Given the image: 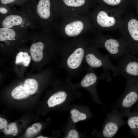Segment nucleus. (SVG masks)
<instances>
[{"mask_svg":"<svg viewBox=\"0 0 138 138\" xmlns=\"http://www.w3.org/2000/svg\"><path fill=\"white\" fill-rule=\"evenodd\" d=\"M117 30L119 38L130 50L133 42L138 41V21L130 18L126 11L120 22Z\"/></svg>","mask_w":138,"mask_h":138,"instance_id":"obj_9","label":"nucleus"},{"mask_svg":"<svg viewBox=\"0 0 138 138\" xmlns=\"http://www.w3.org/2000/svg\"><path fill=\"white\" fill-rule=\"evenodd\" d=\"M103 4H105L106 6L116 8H120L119 6L120 5L122 0H101ZM123 8V7H122Z\"/></svg>","mask_w":138,"mask_h":138,"instance_id":"obj_23","label":"nucleus"},{"mask_svg":"<svg viewBox=\"0 0 138 138\" xmlns=\"http://www.w3.org/2000/svg\"><path fill=\"white\" fill-rule=\"evenodd\" d=\"M65 90V89H62L52 95L47 101L48 107H52L63 102L66 100L67 95Z\"/></svg>","mask_w":138,"mask_h":138,"instance_id":"obj_13","label":"nucleus"},{"mask_svg":"<svg viewBox=\"0 0 138 138\" xmlns=\"http://www.w3.org/2000/svg\"><path fill=\"white\" fill-rule=\"evenodd\" d=\"M56 30L60 35L69 39L85 36L96 30L88 17L86 15H80L63 18Z\"/></svg>","mask_w":138,"mask_h":138,"instance_id":"obj_4","label":"nucleus"},{"mask_svg":"<svg viewBox=\"0 0 138 138\" xmlns=\"http://www.w3.org/2000/svg\"><path fill=\"white\" fill-rule=\"evenodd\" d=\"M91 38L83 36L62 41L58 51L61 58V67L65 70L68 80L79 76Z\"/></svg>","mask_w":138,"mask_h":138,"instance_id":"obj_1","label":"nucleus"},{"mask_svg":"<svg viewBox=\"0 0 138 138\" xmlns=\"http://www.w3.org/2000/svg\"><path fill=\"white\" fill-rule=\"evenodd\" d=\"M4 133L6 135H12L15 136L18 133V130L16 123H11L7 125L3 130Z\"/></svg>","mask_w":138,"mask_h":138,"instance_id":"obj_20","label":"nucleus"},{"mask_svg":"<svg viewBox=\"0 0 138 138\" xmlns=\"http://www.w3.org/2000/svg\"><path fill=\"white\" fill-rule=\"evenodd\" d=\"M27 3L40 29L48 32L56 30L61 19L56 0H30Z\"/></svg>","mask_w":138,"mask_h":138,"instance_id":"obj_2","label":"nucleus"},{"mask_svg":"<svg viewBox=\"0 0 138 138\" xmlns=\"http://www.w3.org/2000/svg\"><path fill=\"white\" fill-rule=\"evenodd\" d=\"M37 138H48V137H44L42 136H38Z\"/></svg>","mask_w":138,"mask_h":138,"instance_id":"obj_27","label":"nucleus"},{"mask_svg":"<svg viewBox=\"0 0 138 138\" xmlns=\"http://www.w3.org/2000/svg\"><path fill=\"white\" fill-rule=\"evenodd\" d=\"M95 69L88 67L85 75L78 85L83 88H86L93 95H96V86L98 81L104 80L109 82L111 80L110 75L108 72H103L100 75H97Z\"/></svg>","mask_w":138,"mask_h":138,"instance_id":"obj_12","label":"nucleus"},{"mask_svg":"<svg viewBox=\"0 0 138 138\" xmlns=\"http://www.w3.org/2000/svg\"><path fill=\"white\" fill-rule=\"evenodd\" d=\"M29 95L24 87L21 86L16 87L11 92L12 97L16 99H20L27 98Z\"/></svg>","mask_w":138,"mask_h":138,"instance_id":"obj_15","label":"nucleus"},{"mask_svg":"<svg viewBox=\"0 0 138 138\" xmlns=\"http://www.w3.org/2000/svg\"><path fill=\"white\" fill-rule=\"evenodd\" d=\"M7 120L2 118H0V129L5 128L7 125Z\"/></svg>","mask_w":138,"mask_h":138,"instance_id":"obj_25","label":"nucleus"},{"mask_svg":"<svg viewBox=\"0 0 138 138\" xmlns=\"http://www.w3.org/2000/svg\"><path fill=\"white\" fill-rule=\"evenodd\" d=\"M133 111H134L138 112V102L135 106L134 108Z\"/></svg>","mask_w":138,"mask_h":138,"instance_id":"obj_26","label":"nucleus"},{"mask_svg":"<svg viewBox=\"0 0 138 138\" xmlns=\"http://www.w3.org/2000/svg\"><path fill=\"white\" fill-rule=\"evenodd\" d=\"M42 128V125L40 123H35L27 128L26 130V132L29 134H35L39 132Z\"/></svg>","mask_w":138,"mask_h":138,"instance_id":"obj_22","label":"nucleus"},{"mask_svg":"<svg viewBox=\"0 0 138 138\" xmlns=\"http://www.w3.org/2000/svg\"><path fill=\"white\" fill-rule=\"evenodd\" d=\"M93 35L91 38V43L98 48L105 49L113 59L119 60L129 53V49L119 38L104 34L96 30L93 33Z\"/></svg>","mask_w":138,"mask_h":138,"instance_id":"obj_6","label":"nucleus"},{"mask_svg":"<svg viewBox=\"0 0 138 138\" xmlns=\"http://www.w3.org/2000/svg\"><path fill=\"white\" fill-rule=\"evenodd\" d=\"M0 27L22 29H39L34 15L27 3L19 10L0 18Z\"/></svg>","mask_w":138,"mask_h":138,"instance_id":"obj_5","label":"nucleus"},{"mask_svg":"<svg viewBox=\"0 0 138 138\" xmlns=\"http://www.w3.org/2000/svg\"><path fill=\"white\" fill-rule=\"evenodd\" d=\"M98 48L91 42L86 51L84 63H86L89 67L95 69L101 67L104 72L111 70L113 73L116 69V65L111 63L108 54H102L99 52Z\"/></svg>","mask_w":138,"mask_h":138,"instance_id":"obj_10","label":"nucleus"},{"mask_svg":"<svg viewBox=\"0 0 138 138\" xmlns=\"http://www.w3.org/2000/svg\"><path fill=\"white\" fill-rule=\"evenodd\" d=\"M127 117V123L130 128V133L138 138V112H131Z\"/></svg>","mask_w":138,"mask_h":138,"instance_id":"obj_14","label":"nucleus"},{"mask_svg":"<svg viewBox=\"0 0 138 138\" xmlns=\"http://www.w3.org/2000/svg\"><path fill=\"white\" fill-rule=\"evenodd\" d=\"M30 0H0L1 4L13 7L14 5L22 6L28 2Z\"/></svg>","mask_w":138,"mask_h":138,"instance_id":"obj_19","label":"nucleus"},{"mask_svg":"<svg viewBox=\"0 0 138 138\" xmlns=\"http://www.w3.org/2000/svg\"><path fill=\"white\" fill-rule=\"evenodd\" d=\"M16 10L14 7L0 4V18L7 16L12 13Z\"/></svg>","mask_w":138,"mask_h":138,"instance_id":"obj_21","label":"nucleus"},{"mask_svg":"<svg viewBox=\"0 0 138 138\" xmlns=\"http://www.w3.org/2000/svg\"></svg>","mask_w":138,"mask_h":138,"instance_id":"obj_28","label":"nucleus"},{"mask_svg":"<svg viewBox=\"0 0 138 138\" xmlns=\"http://www.w3.org/2000/svg\"><path fill=\"white\" fill-rule=\"evenodd\" d=\"M125 90L119 98L112 106V110L119 113L123 117L131 112V109L138 102V80L127 78Z\"/></svg>","mask_w":138,"mask_h":138,"instance_id":"obj_7","label":"nucleus"},{"mask_svg":"<svg viewBox=\"0 0 138 138\" xmlns=\"http://www.w3.org/2000/svg\"><path fill=\"white\" fill-rule=\"evenodd\" d=\"M61 18L71 15H86L95 6L92 0H56Z\"/></svg>","mask_w":138,"mask_h":138,"instance_id":"obj_8","label":"nucleus"},{"mask_svg":"<svg viewBox=\"0 0 138 138\" xmlns=\"http://www.w3.org/2000/svg\"><path fill=\"white\" fill-rule=\"evenodd\" d=\"M126 9L102 5L95 6L87 14L96 30L113 31L118 29Z\"/></svg>","mask_w":138,"mask_h":138,"instance_id":"obj_3","label":"nucleus"},{"mask_svg":"<svg viewBox=\"0 0 138 138\" xmlns=\"http://www.w3.org/2000/svg\"><path fill=\"white\" fill-rule=\"evenodd\" d=\"M31 60V57L27 52L20 51L16 56L15 63H21L24 66H27L29 64Z\"/></svg>","mask_w":138,"mask_h":138,"instance_id":"obj_17","label":"nucleus"},{"mask_svg":"<svg viewBox=\"0 0 138 138\" xmlns=\"http://www.w3.org/2000/svg\"><path fill=\"white\" fill-rule=\"evenodd\" d=\"M123 118L113 110L108 113L100 132L101 137L105 138L114 137L120 128L125 124Z\"/></svg>","mask_w":138,"mask_h":138,"instance_id":"obj_11","label":"nucleus"},{"mask_svg":"<svg viewBox=\"0 0 138 138\" xmlns=\"http://www.w3.org/2000/svg\"><path fill=\"white\" fill-rule=\"evenodd\" d=\"M71 115V118L74 123H77L80 121L86 119L87 118L86 115L84 113L79 112L78 110L73 109L70 111Z\"/></svg>","mask_w":138,"mask_h":138,"instance_id":"obj_18","label":"nucleus"},{"mask_svg":"<svg viewBox=\"0 0 138 138\" xmlns=\"http://www.w3.org/2000/svg\"><path fill=\"white\" fill-rule=\"evenodd\" d=\"M24 87L30 95L34 94L38 88V83L35 79L28 78L25 81Z\"/></svg>","mask_w":138,"mask_h":138,"instance_id":"obj_16","label":"nucleus"},{"mask_svg":"<svg viewBox=\"0 0 138 138\" xmlns=\"http://www.w3.org/2000/svg\"><path fill=\"white\" fill-rule=\"evenodd\" d=\"M79 135L77 132L75 130L72 129L69 132L67 138H78Z\"/></svg>","mask_w":138,"mask_h":138,"instance_id":"obj_24","label":"nucleus"}]
</instances>
